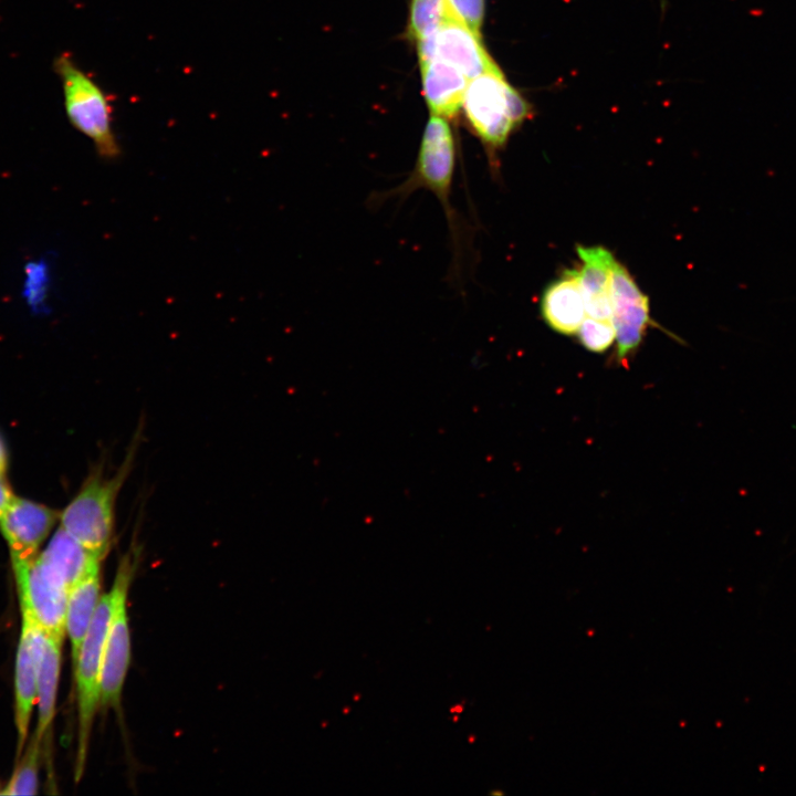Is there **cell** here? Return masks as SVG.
Listing matches in <instances>:
<instances>
[{
    "mask_svg": "<svg viewBox=\"0 0 796 796\" xmlns=\"http://www.w3.org/2000/svg\"><path fill=\"white\" fill-rule=\"evenodd\" d=\"M462 109L492 167L512 133L532 115L531 104L509 83L502 70L471 78Z\"/></svg>",
    "mask_w": 796,
    "mask_h": 796,
    "instance_id": "6da1fadb",
    "label": "cell"
},
{
    "mask_svg": "<svg viewBox=\"0 0 796 796\" xmlns=\"http://www.w3.org/2000/svg\"><path fill=\"white\" fill-rule=\"evenodd\" d=\"M455 140L447 118L431 115L426 124L415 167L397 187L371 197L373 205L387 199L406 198L418 189L431 191L440 201L451 232L453 255L461 238V226L451 202V189L455 169Z\"/></svg>",
    "mask_w": 796,
    "mask_h": 796,
    "instance_id": "7a4b0ae2",
    "label": "cell"
},
{
    "mask_svg": "<svg viewBox=\"0 0 796 796\" xmlns=\"http://www.w3.org/2000/svg\"><path fill=\"white\" fill-rule=\"evenodd\" d=\"M135 453L134 444L112 476L105 478L101 468L94 469L60 515V526L101 558L114 538L116 499L130 472Z\"/></svg>",
    "mask_w": 796,
    "mask_h": 796,
    "instance_id": "3957f363",
    "label": "cell"
},
{
    "mask_svg": "<svg viewBox=\"0 0 796 796\" xmlns=\"http://www.w3.org/2000/svg\"><path fill=\"white\" fill-rule=\"evenodd\" d=\"M52 67L61 81L70 124L93 143L101 158L115 159L121 148L113 129V106L107 93L75 63L70 52L56 55Z\"/></svg>",
    "mask_w": 796,
    "mask_h": 796,
    "instance_id": "277c9868",
    "label": "cell"
},
{
    "mask_svg": "<svg viewBox=\"0 0 796 796\" xmlns=\"http://www.w3.org/2000/svg\"><path fill=\"white\" fill-rule=\"evenodd\" d=\"M114 594H103L73 664L77 701V746L74 779L80 782L86 766L94 719L101 708L104 648L113 612Z\"/></svg>",
    "mask_w": 796,
    "mask_h": 796,
    "instance_id": "5b68a950",
    "label": "cell"
},
{
    "mask_svg": "<svg viewBox=\"0 0 796 796\" xmlns=\"http://www.w3.org/2000/svg\"><path fill=\"white\" fill-rule=\"evenodd\" d=\"M140 548L133 544L121 557L111 587L113 612L107 631L101 679V708L121 709L123 688L132 659L127 598L139 562Z\"/></svg>",
    "mask_w": 796,
    "mask_h": 796,
    "instance_id": "8992f818",
    "label": "cell"
},
{
    "mask_svg": "<svg viewBox=\"0 0 796 796\" xmlns=\"http://www.w3.org/2000/svg\"><path fill=\"white\" fill-rule=\"evenodd\" d=\"M21 612L28 614L57 639L66 633L69 588L39 555L22 559L11 557Z\"/></svg>",
    "mask_w": 796,
    "mask_h": 796,
    "instance_id": "52a82bcc",
    "label": "cell"
},
{
    "mask_svg": "<svg viewBox=\"0 0 796 796\" xmlns=\"http://www.w3.org/2000/svg\"><path fill=\"white\" fill-rule=\"evenodd\" d=\"M419 62L440 59L460 70L469 80L501 69L474 33L448 8L447 17L430 35L416 42Z\"/></svg>",
    "mask_w": 796,
    "mask_h": 796,
    "instance_id": "ba28073f",
    "label": "cell"
},
{
    "mask_svg": "<svg viewBox=\"0 0 796 796\" xmlns=\"http://www.w3.org/2000/svg\"><path fill=\"white\" fill-rule=\"evenodd\" d=\"M610 300L617 358L618 363L627 367L629 357L640 345L650 322L649 301L619 262L615 263L612 270Z\"/></svg>",
    "mask_w": 796,
    "mask_h": 796,
    "instance_id": "9c48e42d",
    "label": "cell"
},
{
    "mask_svg": "<svg viewBox=\"0 0 796 796\" xmlns=\"http://www.w3.org/2000/svg\"><path fill=\"white\" fill-rule=\"evenodd\" d=\"M56 519L57 514L52 509L13 496L0 517V532L8 543L11 557H35Z\"/></svg>",
    "mask_w": 796,
    "mask_h": 796,
    "instance_id": "30bf717a",
    "label": "cell"
},
{
    "mask_svg": "<svg viewBox=\"0 0 796 796\" xmlns=\"http://www.w3.org/2000/svg\"><path fill=\"white\" fill-rule=\"evenodd\" d=\"M582 261L578 272L579 285L588 316L611 320L610 285L615 263L609 250L604 247H577Z\"/></svg>",
    "mask_w": 796,
    "mask_h": 796,
    "instance_id": "8fae6325",
    "label": "cell"
},
{
    "mask_svg": "<svg viewBox=\"0 0 796 796\" xmlns=\"http://www.w3.org/2000/svg\"><path fill=\"white\" fill-rule=\"evenodd\" d=\"M541 313L546 324L563 335H574L586 317L577 270H567L544 291Z\"/></svg>",
    "mask_w": 796,
    "mask_h": 796,
    "instance_id": "7c38bea8",
    "label": "cell"
},
{
    "mask_svg": "<svg viewBox=\"0 0 796 796\" xmlns=\"http://www.w3.org/2000/svg\"><path fill=\"white\" fill-rule=\"evenodd\" d=\"M419 64L422 92L431 115L447 119L457 116L470 80L455 66L437 57Z\"/></svg>",
    "mask_w": 796,
    "mask_h": 796,
    "instance_id": "4fadbf2b",
    "label": "cell"
},
{
    "mask_svg": "<svg viewBox=\"0 0 796 796\" xmlns=\"http://www.w3.org/2000/svg\"><path fill=\"white\" fill-rule=\"evenodd\" d=\"M39 661L35 658L28 629L21 625L14 671V721L17 727V758L28 741L29 724L38 696Z\"/></svg>",
    "mask_w": 796,
    "mask_h": 796,
    "instance_id": "5bb4252c",
    "label": "cell"
},
{
    "mask_svg": "<svg viewBox=\"0 0 796 796\" xmlns=\"http://www.w3.org/2000/svg\"><path fill=\"white\" fill-rule=\"evenodd\" d=\"M39 556L60 575L69 590L88 573L101 567L103 559L61 526Z\"/></svg>",
    "mask_w": 796,
    "mask_h": 796,
    "instance_id": "9a60e30c",
    "label": "cell"
},
{
    "mask_svg": "<svg viewBox=\"0 0 796 796\" xmlns=\"http://www.w3.org/2000/svg\"><path fill=\"white\" fill-rule=\"evenodd\" d=\"M101 597V567L88 573L69 590L66 633L71 642L72 664L77 658Z\"/></svg>",
    "mask_w": 796,
    "mask_h": 796,
    "instance_id": "2e32d148",
    "label": "cell"
},
{
    "mask_svg": "<svg viewBox=\"0 0 796 796\" xmlns=\"http://www.w3.org/2000/svg\"><path fill=\"white\" fill-rule=\"evenodd\" d=\"M62 641V639L46 635V642L39 666L36 696L38 722L34 734L41 740L43 746L48 742L55 715Z\"/></svg>",
    "mask_w": 796,
    "mask_h": 796,
    "instance_id": "e0dca14e",
    "label": "cell"
},
{
    "mask_svg": "<svg viewBox=\"0 0 796 796\" xmlns=\"http://www.w3.org/2000/svg\"><path fill=\"white\" fill-rule=\"evenodd\" d=\"M43 743L33 733L27 741L23 754L17 761L14 771L0 795H34L39 787V772L43 755Z\"/></svg>",
    "mask_w": 796,
    "mask_h": 796,
    "instance_id": "ac0fdd59",
    "label": "cell"
},
{
    "mask_svg": "<svg viewBox=\"0 0 796 796\" xmlns=\"http://www.w3.org/2000/svg\"><path fill=\"white\" fill-rule=\"evenodd\" d=\"M447 0H410L407 34L415 42L433 33L447 17Z\"/></svg>",
    "mask_w": 796,
    "mask_h": 796,
    "instance_id": "d6986e66",
    "label": "cell"
},
{
    "mask_svg": "<svg viewBox=\"0 0 796 796\" xmlns=\"http://www.w3.org/2000/svg\"><path fill=\"white\" fill-rule=\"evenodd\" d=\"M582 345L593 352L607 350L616 339V331L611 320L585 317L577 333Z\"/></svg>",
    "mask_w": 796,
    "mask_h": 796,
    "instance_id": "ffe728a7",
    "label": "cell"
},
{
    "mask_svg": "<svg viewBox=\"0 0 796 796\" xmlns=\"http://www.w3.org/2000/svg\"><path fill=\"white\" fill-rule=\"evenodd\" d=\"M450 11L474 33L481 35L485 0H447Z\"/></svg>",
    "mask_w": 796,
    "mask_h": 796,
    "instance_id": "44dd1931",
    "label": "cell"
},
{
    "mask_svg": "<svg viewBox=\"0 0 796 796\" xmlns=\"http://www.w3.org/2000/svg\"><path fill=\"white\" fill-rule=\"evenodd\" d=\"M13 494L8 486L4 476H0V517L9 506L10 502L13 499Z\"/></svg>",
    "mask_w": 796,
    "mask_h": 796,
    "instance_id": "7402d4cb",
    "label": "cell"
},
{
    "mask_svg": "<svg viewBox=\"0 0 796 796\" xmlns=\"http://www.w3.org/2000/svg\"><path fill=\"white\" fill-rule=\"evenodd\" d=\"M7 469H8V451H7L4 441H3L2 437L0 436V476L6 478Z\"/></svg>",
    "mask_w": 796,
    "mask_h": 796,
    "instance_id": "603a6c76",
    "label": "cell"
}]
</instances>
